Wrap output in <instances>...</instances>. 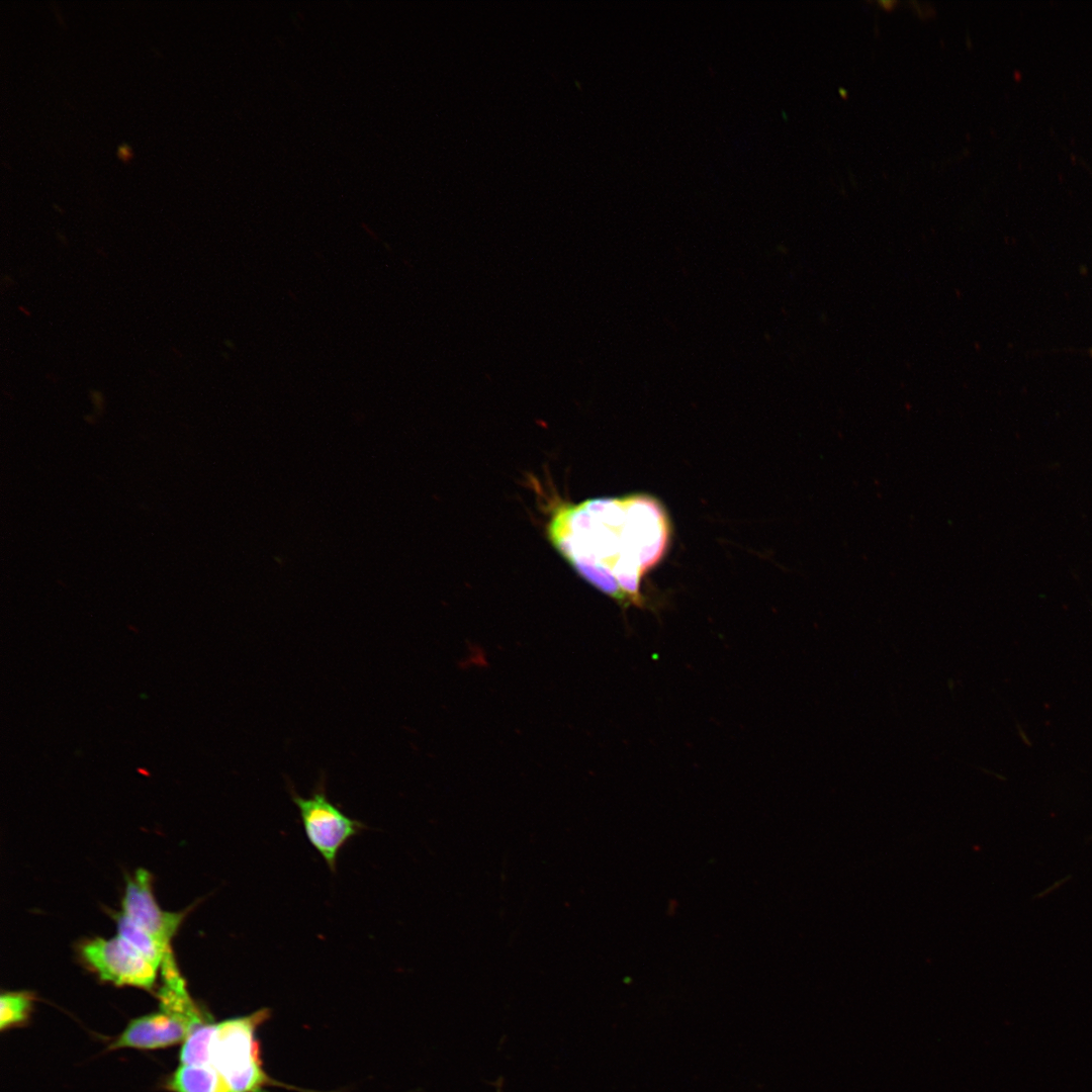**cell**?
Returning <instances> with one entry per match:
<instances>
[{
	"label": "cell",
	"instance_id": "obj_1",
	"mask_svg": "<svg viewBox=\"0 0 1092 1092\" xmlns=\"http://www.w3.org/2000/svg\"><path fill=\"white\" fill-rule=\"evenodd\" d=\"M551 545L585 581L622 608L643 607V576L667 551L671 524L644 493L560 503L550 513Z\"/></svg>",
	"mask_w": 1092,
	"mask_h": 1092
},
{
	"label": "cell",
	"instance_id": "obj_2",
	"mask_svg": "<svg viewBox=\"0 0 1092 1092\" xmlns=\"http://www.w3.org/2000/svg\"><path fill=\"white\" fill-rule=\"evenodd\" d=\"M270 1015L267 1008L214 1023L209 1041L210 1066L234 1092H264L269 1077L262 1067L257 1028Z\"/></svg>",
	"mask_w": 1092,
	"mask_h": 1092
},
{
	"label": "cell",
	"instance_id": "obj_3",
	"mask_svg": "<svg viewBox=\"0 0 1092 1092\" xmlns=\"http://www.w3.org/2000/svg\"><path fill=\"white\" fill-rule=\"evenodd\" d=\"M290 793L307 840L335 873L339 852L365 825L335 806L329 800L323 784L307 798L293 790Z\"/></svg>",
	"mask_w": 1092,
	"mask_h": 1092
},
{
	"label": "cell",
	"instance_id": "obj_4",
	"mask_svg": "<svg viewBox=\"0 0 1092 1092\" xmlns=\"http://www.w3.org/2000/svg\"><path fill=\"white\" fill-rule=\"evenodd\" d=\"M81 954L100 979L117 986L151 989L156 981L158 968L118 935L87 940Z\"/></svg>",
	"mask_w": 1092,
	"mask_h": 1092
},
{
	"label": "cell",
	"instance_id": "obj_5",
	"mask_svg": "<svg viewBox=\"0 0 1092 1092\" xmlns=\"http://www.w3.org/2000/svg\"><path fill=\"white\" fill-rule=\"evenodd\" d=\"M121 906L126 917L150 933L167 952H172L171 940L185 913L168 912L159 906L148 871L139 869L127 879Z\"/></svg>",
	"mask_w": 1092,
	"mask_h": 1092
},
{
	"label": "cell",
	"instance_id": "obj_6",
	"mask_svg": "<svg viewBox=\"0 0 1092 1092\" xmlns=\"http://www.w3.org/2000/svg\"><path fill=\"white\" fill-rule=\"evenodd\" d=\"M208 1019H193L181 1014L159 1010L131 1020L110 1049L134 1048L153 1050L184 1041Z\"/></svg>",
	"mask_w": 1092,
	"mask_h": 1092
},
{
	"label": "cell",
	"instance_id": "obj_7",
	"mask_svg": "<svg viewBox=\"0 0 1092 1092\" xmlns=\"http://www.w3.org/2000/svg\"><path fill=\"white\" fill-rule=\"evenodd\" d=\"M168 1084L174 1092H234L224 1078L210 1066L181 1064Z\"/></svg>",
	"mask_w": 1092,
	"mask_h": 1092
},
{
	"label": "cell",
	"instance_id": "obj_8",
	"mask_svg": "<svg viewBox=\"0 0 1092 1092\" xmlns=\"http://www.w3.org/2000/svg\"><path fill=\"white\" fill-rule=\"evenodd\" d=\"M115 919L117 935L158 969L164 961L174 958L173 952H167L150 933L132 922L122 912L118 913Z\"/></svg>",
	"mask_w": 1092,
	"mask_h": 1092
},
{
	"label": "cell",
	"instance_id": "obj_9",
	"mask_svg": "<svg viewBox=\"0 0 1092 1092\" xmlns=\"http://www.w3.org/2000/svg\"><path fill=\"white\" fill-rule=\"evenodd\" d=\"M213 1028L214 1023L209 1021L195 1028L187 1036L180 1051L181 1064L210 1066L208 1048Z\"/></svg>",
	"mask_w": 1092,
	"mask_h": 1092
},
{
	"label": "cell",
	"instance_id": "obj_10",
	"mask_svg": "<svg viewBox=\"0 0 1092 1092\" xmlns=\"http://www.w3.org/2000/svg\"><path fill=\"white\" fill-rule=\"evenodd\" d=\"M31 1009L29 995L19 992L5 993L0 997V1027L4 1029L25 1020Z\"/></svg>",
	"mask_w": 1092,
	"mask_h": 1092
},
{
	"label": "cell",
	"instance_id": "obj_11",
	"mask_svg": "<svg viewBox=\"0 0 1092 1092\" xmlns=\"http://www.w3.org/2000/svg\"><path fill=\"white\" fill-rule=\"evenodd\" d=\"M89 393H90V399H91L96 412H99V413L102 412L104 410V402H105L103 393L101 391H99V390H96V389H91L89 391Z\"/></svg>",
	"mask_w": 1092,
	"mask_h": 1092
},
{
	"label": "cell",
	"instance_id": "obj_12",
	"mask_svg": "<svg viewBox=\"0 0 1092 1092\" xmlns=\"http://www.w3.org/2000/svg\"><path fill=\"white\" fill-rule=\"evenodd\" d=\"M117 155L121 160L128 161L132 156L131 148L127 145H120L117 149Z\"/></svg>",
	"mask_w": 1092,
	"mask_h": 1092
},
{
	"label": "cell",
	"instance_id": "obj_13",
	"mask_svg": "<svg viewBox=\"0 0 1092 1092\" xmlns=\"http://www.w3.org/2000/svg\"><path fill=\"white\" fill-rule=\"evenodd\" d=\"M1069 878H1070V877H1067V878H1065V879H1063V880H1061V881H1058V882H1056V883H1055V884H1054L1053 886H1051L1050 888H1048V889H1046V891H1043V892H1041V893H1040V894L1038 895V897H1040V896H1044V895L1049 894L1050 892L1054 891V889H1055V888H1057V887H1058L1059 885L1061 886V885H1062L1063 883H1065V881H1067V880H1068Z\"/></svg>",
	"mask_w": 1092,
	"mask_h": 1092
},
{
	"label": "cell",
	"instance_id": "obj_14",
	"mask_svg": "<svg viewBox=\"0 0 1092 1092\" xmlns=\"http://www.w3.org/2000/svg\"><path fill=\"white\" fill-rule=\"evenodd\" d=\"M894 3L895 2H892V1H880V4L883 5L884 8H889V6L891 8Z\"/></svg>",
	"mask_w": 1092,
	"mask_h": 1092
},
{
	"label": "cell",
	"instance_id": "obj_15",
	"mask_svg": "<svg viewBox=\"0 0 1092 1092\" xmlns=\"http://www.w3.org/2000/svg\"><path fill=\"white\" fill-rule=\"evenodd\" d=\"M19 310H21V311H22L23 313H25V314H26L27 316H29V314H30V312H29V311H27V310H26L25 308H23V306H19Z\"/></svg>",
	"mask_w": 1092,
	"mask_h": 1092
},
{
	"label": "cell",
	"instance_id": "obj_16",
	"mask_svg": "<svg viewBox=\"0 0 1092 1092\" xmlns=\"http://www.w3.org/2000/svg\"><path fill=\"white\" fill-rule=\"evenodd\" d=\"M839 93H840V95L842 94V97H845V96H846V92H845V90H844V89H842V88H840V89H839Z\"/></svg>",
	"mask_w": 1092,
	"mask_h": 1092
}]
</instances>
